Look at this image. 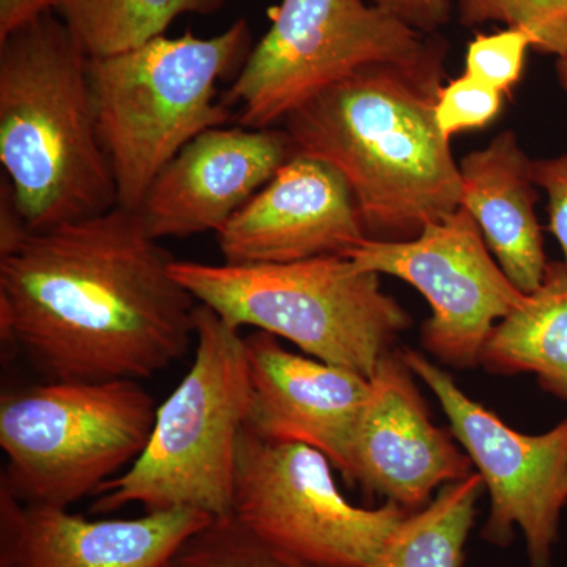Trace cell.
<instances>
[{
  "instance_id": "ba28073f",
  "label": "cell",
  "mask_w": 567,
  "mask_h": 567,
  "mask_svg": "<svg viewBox=\"0 0 567 567\" xmlns=\"http://www.w3.org/2000/svg\"><path fill=\"white\" fill-rule=\"evenodd\" d=\"M224 96L246 128H274L350 74L377 65L445 66L447 44L371 0H281Z\"/></svg>"
},
{
  "instance_id": "ac0fdd59",
  "label": "cell",
  "mask_w": 567,
  "mask_h": 567,
  "mask_svg": "<svg viewBox=\"0 0 567 567\" xmlns=\"http://www.w3.org/2000/svg\"><path fill=\"white\" fill-rule=\"evenodd\" d=\"M481 363L502 374H535L544 388L567 399L565 262H548L535 292L495 324Z\"/></svg>"
},
{
  "instance_id": "44dd1931",
  "label": "cell",
  "mask_w": 567,
  "mask_h": 567,
  "mask_svg": "<svg viewBox=\"0 0 567 567\" xmlns=\"http://www.w3.org/2000/svg\"><path fill=\"white\" fill-rule=\"evenodd\" d=\"M167 567H316L268 546L233 517L212 518L189 536Z\"/></svg>"
},
{
  "instance_id": "30bf717a",
  "label": "cell",
  "mask_w": 567,
  "mask_h": 567,
  "mask_svg": "<svg viewBox=\"0 0 567 567\" xmlns=\"http://www.w3.org/2000/svg\"><path fill=\"white\" fill-rule=\"evenodd\" d=\"M346 257L361 270L394 276L423 295L432 311L423 324V344L454 368L481 364L495 324L527 298L488 251L475 219L461 207L429 224L415 238H365Z\"/></svg>"
},
{
  "instance_id": "7402d4cb",
  "label": "cell",
  "mask_w": 567,
  "mask_h": 567,
  "mask_svg": "<svg viewBox=\"0 0 567 567\" xmlns=\"http://www.w3.org/2000/svg\"><path fill=\"white\" fill-rule=\"evenodd\" d=\"M464 28L498 22L532 39L533 50L567 55V0H456Z\"/></svg>"
},
{
  "instance_id": "9a60e30c",
  "label": "cell",
  "mask_w": 567,
  "mask_h": 567,
  "mask_svg": "<svg viewBox=\"0 0 567 567\" xmlns=\"http://www.w3.org/2000/svg\"><path fill=\"white\" fill-rule=\"evenodd\" d=\"M365 238L344 177L300 153L216 234L224 262L234 265L346 256Z\"/></svg>"
},
{
  "instance_id": "4fadbf2b",
  "label": "cell",
  "mask_w": 567,
  "mask_h": 567,
  "mask_svg": "<svg viewBox=\"0 0 567 567\" xmlns=\"http://www.w3.org/2000/svg\"><path fill=\"white\" fill-rule=\"evenodd\" d=\"M245 349L246 431L316 447L352 484L353 440L368 401V377L289 352L276 336L260 330L245 336Z\"/></svg>"
},
{
  "instance_id": "603a6c76",
  "label": "cell",
  "mask_w": 567,
  "mask_h": 567,
  "mask_svg": "<svg viewBox=\"0 0 567 567\" xmlns=\"http://www.w3.org/2000/svg\"><path fill=\"white\" fill-rule=\"evenodd\" d=\"M529 50L532 39L518 29L477 33L466 47L464 73L507 95L522 80Z\"/></svg>"
},
{
  "instance_id": "4316f807",
  "label": "cell",
  "mask_w": 567,
  "mask_h": 567,
  "mask_svg": "<svg viewBox=\"0 0 567 567\" xmlns=\"http://www.w3.org/2000/svg\"><path fill=\"white\" fill-rule=\"evenodd\" d=\"M50 10V0H0V39Z\"/></svg>"
},
{
  "instance_id": "5bb4252c",
  "label": "cell",
  "mask_w": 567,
  "mask_h": 567,
  "mask_svg": "<svg viewBox=\"0 0 567 567\" xmlns=\"http://www.w3.org/2000/svg\"><path fill=\"white\" fill-rule=\"evenodd\" d=\"M454 435L436 427L399 353H386L369 377V395L353 440L352 484L421 509L432 492L473 475Z\"/></svg>"
},
{
  "instance_id": "277c9868",
  "label": "cell",
  "mask_w": 567,
  "mask_h": 567,
  "mask_svg": "<svg viewBox=\"0 0 567 567\" xmlns=\"http://www.w3.org/2000/svg\"><path fill=\"white\" fill-rule=\"evenodd\" d=\"M251 43L248 21L238 20L208 39L162 35L89 59L96 126L121 207L140 210L156 175L189 141L234 117L216 102V89L246 62Z\"/></svg>"
},
{
  "instance_id": "3957f363",
  "label": "cell",
  "mask_w": 567,
  "mask_h": 567,
  "mask_svg": "<svg viewBox=\"0 0 567 567\" xmlns=\"http://www.w3.org/2000/svg\"><path fill=\"white\" fill-rule=\"evenodd\" d=\"M0 164L29 233L118 205L89 58L51 10L0 39Z\"/></svg>"
},
{
  "instance_id": "2e32d148",
  "label": "cell",
  "mask_w": 567,
  "mask_h": 567,
  "mask_svg": "<svg viewBox=\"0 0 567 567\" xmlns=\"http://www.w3.org/2000/svg\"><path fill=\"white\" fill-rule=\"evenodd\" d=\"M210 520L193 509L89 520L0 491V567H167Z\"/></svg>"
},
{
  "instance_id": "d4e9b609",
  "label": "cell",
  "mask_w": 567,
  "mask_h": 567,
  "mask_svg": "<svg viewBox=\"0 0 567 567\" xmlns=\"http://www.w3.org/2000/svg\"><path fill=\"white\" fill-rule=\"evenodd\" d=\"M533 177L547 194L548 230L557 238L567 268V155L533 159Z\"/></svg>"
},
{
  "instance_id": "9c48e42d",
  "label": "cell",
  "mask_w": 567,
  "mask_h": 567,
  "mask_svg": "<svg viewBox=\"0 0 567 567\" xmlns=\"http://www.w3.org/2000/svg\"><path fill=\"white\" fill-rule=\"evenodd\" d=\"M330 458L303 443L241 432L230 517L268 546L316 567H374L406 516L393 502L354 506Z\"/></svg>"
},
{
  "instance_id": "8fae6325",
  "label": "cell",
  "mask_w": 567,
  "mask_h": 567,
  "mask_svg": "<svg viewBox=\"0 0 567 567\" xmlns=\"http://www.w3.org/2000/svg\"><path fill=\"white\" fill-rule=\"evenodd\" d=\"M401 354L442 405L451 434L491 494L484 537L503 546L518 528L529 565L550 567L559 516L567 503V420L540 435H525L466 395L445 369L415 350Z\"/></svg>"
},
{
  "instance_id": "5b68a950",
  "label": "cell",
  "mask_w": 567,
  "mask_h": 567,
  "mask_svg": "<svg viewBox=\"0 0 567 567\" xmlns=\"http://www.w3.org/2000/svg\"><path fill=\"white\" fill-rule=\"evenodd\" d=\"M173 275L230 327L287 339L308 357L368 379L412 323L383 292L380 275L339 254L286 264L175 260Z\"/></svg>"
},
{
  "instance_id": "cb8c5ba5",
  "label": "cell",
  "mask_w": 567,
  "mask_h": 567,
  "mask_svg": "<svg viewBox=\"0 0 567 567\" xmlns=\"http://www.w3.org/2000/svg\"><path fill=\"white\" fill-rule=\"evenodd\" d=\"M505 93L470 74L442 85L435 96V121L447 140L470 130H481L498 117Z\"/></svg>"
},
{
  "instance_id": "ffe728a7",
  "label": "cell",
  "mask_w": 567,
  "mask_h": 567,
  "mask_svg": "<svg viewBox=\"0 0 567 567\" xmlns=\"http://www.w3.org/2000/svg\"><path fill=\"white\" fill-rule=\"evenodd\" d=\"M483 486L477 473L446 484L434 502L402 518L374 567H462Z\"/></svg>"
},
{
  "instance_id": "83f0119b",
  "label": "cell",
  "mask_w": 567,
  "mask_h": 567,
  "mask_svg": "<svg viewBox=\"0 0 567 567\" xmlns=\"http://www.w3.org/2000/svg\"><path fill=\"white\" fill-rule=\"evenodd\" d=\"M557 74L559 84L567 95V55H563L557 61Z\"/></svg>"
},
{
  "instance_id": "d6986e66",
  "label": "cell",
  "mask_w": 567,
  "mask_h": 567,
  "mask_svg": "<svg viewBox=\"0 0 567 567\" xmlns=\"http://www.w3.org/2000/svg\"><path fill=\"white\" fill-rule=\"evenodd\" d=\"M226 0H50L89 59L121 54L166 33L183 14H212Z\"/></svg>"
},
{
  "instance_id": "6da1fadb",
  "label": "cell",
  "mask_w": 567,
  "mask_h": 567,
  "mask_svg": "<svg viewBox=\"0 0 567 567\" xmlns=\"http://www.w3.org/2000/svg\"><path fill=\"white\" fill-rule=\"evenodd\" d=\"M140 212H110L0 251V339L44 382L151 379L185 357L197 301Z\"/></svg>"
},
{
  "instance_id": "e0dca14e",
  "label": "cell",
  "mask_w": 567,
  "mask_h": 567,
  "mask_svg": "<svg viewBox=\"0 0 567 567\" xmlns=\"http://www.w3.org/2000/svg\"><path fill=\"white\" fill-rule=\"evenodd\" d=\"M461 208L470 213L488 251L518 290L535 292L547 270L536 215L537 185L529 158L513 130L466 153L458 162Z\"/></svg>"
},
{
  "instance_id": "7c38bea8",
  "label": "cell",
  "mask_w": 567,
  "mask_h": 567,
  "mask_svg": "<svg viewBox=\"0 0 567 567\" xmlns=\"http://www.w3.org/2000/svg\"><path fill=\"white\" fill-rule=\"evenodd\" d=\"M295 155L282 128L215 126L163 167L137 212L159 241L218 234Z\"/></svg>"
},
{
  "instance_id": "8992f818",
  "label": "cell",
  "mask_w": 567,
  "mask_h": 567,
  "mask_svg": "<svg viewBox=\"0 0 567 567\" xmlns=\"http://www.w3.org/2000/svg\"><path fill=\"white\" fill-rule=\"evenodd\" d=\"M194 341L192 369L156 410L147 446L130 468L100 488L92 513L140 505L145 513L193 509L212 518L230 517L249 402L245 336L197 303Z\"/></svg>"
},
{
  "instance_id": "484cf974",
  "label": "cell",
  "mask_w": 567,
  "mask_h": 567,
  "mask_svg": "<svg viewBox=\"0 0 567 567\" xmlns=\"http://www.w3.org/2000/svg\"><path fill=\"white\" fill-rule=\"evenodd\" d=\"M423 35H436L451 20L456 0H371Z\"/></svg>"
},
{
  "instance_id": "52a82bcc",
  "label": "cell",
  "mask_w": 567,
  "mask_h": 567,
  "mask_svg": "<svg viewBox=\"0 0 567 567\" xmlns=\"http://www.w3.org/2000/svg\"><path fill=\"white\" fill-rule=\"evenodd\" d=\"M156 410L134 380L44 382L3 393L0 491L55 507L99 494L141 456Z\"/></svg>"
},
{
  "instance_id": "7a4b0ae2",
  "label": "cell",
  "mask_w": 567,
  "mask_h": 567,
  "mask_svg": "<svg viewBox=\"0 0 567 567\" xmlns=\"http://www.w3.org/2000/svg\"><path fill=\"white\" fill-rule=\"evenodd\" d=\"M445 66L377 63L281 123L295 152L344 177L369 238L410 240L461 207V174L435 121Z\"/></svg>"
}]
</instances>
